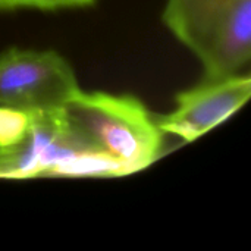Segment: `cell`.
Returning <instances> with one entry per match:
<instances>
[{
    "mask_svg": "<svg viewBox=\"0 0 251 251\" xmlns=\"http://www.w3.org/2000/svg\"><path fill=\"white\" fill-rule=\"evenodd\" d=\"M163 22L201 63L204 79L238 74L251 57V0H168Z\"/></svg>",
    "mask_w": 251,
    "mask_h": 251,
    "instance_id": "7a4b0ae2",
    "label": "cell"
},
{
    "mask_svg": "<svg viewBox=\"0 0 251 251\" xmlns=\"http://www.w3.org/2000/svg\"><path fill=\"white\" fill-rule=\"evenodd\" d=\"M250 75H231L204 79L176 96L175 109L157 121L163 134H172L185 143L207 134L237 113L250 99Z\"/></svg>",
    "mask_w": 251,
    "mask_h": 251,
    "instance_id": "277c9868",
    "label": "cell"
},
{
    "mask_svg": "<svg viewBox=\"0 0 251 251\" xmlns=\"http://www.w3.org/2000/svg\"><path fill=\"white\" fill-rule=\"evenodd\" d=\"M62 110L74 134L122 175L143 171L160 156L163 132L137 97L79 90Z\"/></svg>",
    "mask_w": 251,
    "mask_h": 251,
    "instance_id": "6da1fadb",
    "label": "cell"
},
{
    "mask_svg": "<svg viewBox=\"0 0 251 251\" xmlns=\"http://www.w3.org/2000/svg\"><path fill=\"white\" fill-rule=\"evenodd\" d=\"M97 0H0V10H65V9H82L90 7Z\"/></svg>",
    "mask_w": 251,
    "mask_h": 251,
    "instance_id": "8992f818",
    "label": "cell"
},
{
    "mask_svg": "<svg viewBox=\"0 0 251 251\" xmlns=\"http://www.w3.org/2000/svg\"><path fill=\"white\" fill-rule=\"evenodd\" d=\"M29 128V112L0 106V150H10L22 144Z\"/></svg>",
    "mask_w": 251,
    "mask_h": 251,
    "instance_id": "5b68a950",
    "label": "cell"
},
{
    "mask_svg": "<svg viewBox=\"0 0 251 251\" xmlns=\"http://www.w3.org/2000/svg\"><path fill=\"white\" fill-rule=\"evenodd\" d=\"M79 90L72 66L54 50L12 47L0 53V106L29 113L60 110Z\"/></svg>",
    "mask_w": 251,
    "mask_h": 251,
    "instance_id": "3957f363",
    "label": "cell"
}]
</instances>
